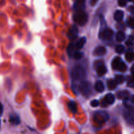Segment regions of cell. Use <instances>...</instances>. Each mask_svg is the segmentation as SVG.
Returning <instances> with one entry per match:
<instances>
[{
	"label": "cell",
	"instance_id": "6da1fadb",
	"mask_svg": "<svg viewBox=\"0 0 134 134\" xmlns=\"http://www.w3.org/2000/svg\"><path fill=\"white\" fill-rule=\"evenodd\" d=\"M88 19V14L82 10H77V13L73 16V20L79 26H84L86 24Z\"/></svg>",
	"mask_w": 134,
	"mask_h": 134
},
{
	"label": "cell",
	"instance_id": "7a4b0ae2",
	"mask_svg": "<svg viewBox=\"0 0 134 134\" xmlns=\"http://www.w3.org/2000/svg\"><path fill=\"white\" fill-rule=\"evenodd\" d=\"M72 78L75 81L83 80L86 77V73L83 68L81 67H75L71 71Z\"/></svg>",
	"mask_w": 134,
	"mask_h": 134
},
{
	"label": "cell",
	"instance_id": "3957f363",
	"mask_svg": "<svg viewBox=\"0 0 134 134\" xmlns=\"http://www.w3.org/2000/svg\"><path fill=\"white\" fill-rule=\"evenodd\" d=\"M80 92L85 96H88L92 92V85L88 81H82L79 86Z\"/></svg>",
	"mask_w": 134,
	"mask_h": 134
},
{
	"label": "cell",
	"instance_id": "277c9868",
	"mask_svg": "<svg viewBox=\"0 0 134 134\" xmlns=\"http://www.w3.org/2000/svg\"><path fill=\"white\" fill-rule=\"evenodd\" d=\"M112 68L113 69L120 71H125L127 69V66L125 63L123 62L121 58L119 57H116L113 60Z\"/></svg>",
	"mask_w": 134,
	"mask_h": 134
},
{
	"label": "cell",
	"instance_id": "5b68a950",
	"mask_svg": "<svg viewBox=\"0 0 134 134\" xmlns=\"http://www.w3.org/2000/svg\"><path fill=\"white\" fill-rule=\"evenodd\" d=\"M124 119L127 123L130 125H134V111L133 109H127L124 111L123 113Z\"/></svg>",
	"mask_w": 134,
	"mask_h": 134
},
{
	"label": "cell",
	"instance_id": "8992f818",
	"mask_svg": "<svg viewBox=\"0 0 134 134\" xmlns=\"http://www.w3.org/2000/svg\"><path fill=\"white\" fill-rule=\"evenodd\" d=\"M113 35V31L111 29H104L99 34V38L102 40L108 41L112 39Z\"/></svg>",
	"mask_w": 134,
	"mask_h": 134
},
{
	"label": "cell",
	"instance_id": "52a82bcc",
	"mask_svg": "<svg viewBox=\"0 0 134 134\" xmlns=\"http://www.w3.org/2000/svg\"><path fill=\"white\" fill-rule=\"evenodd\" d=\"M78 34L79 30L77 27L75 26H73L72 27H70V29L68 31V36L69 39L73 40V39H75L78 37Z\"/></svg>",
	"mask_w": 134,
	"mask_h": 134
},
{
	"label": "cell",
	"instance_id": "ba28073f",
	"mask_svg": "<svg viewBox=\"0 0 134 134\" xmlns=\"http://www.w3.org/2000/svg\"><path fill=\"white\" fill-rule=\"evenodd\" d=\"M115 98L113 94H109L105 97L104 100L103 101V105H102L105 107L107 105H112L113 103L115 102Z\"/></svg>",
	"mask_w": 134,
	"mask_h": 134
},
{
	"label": "cell",
	"instance_id": "9c48e42d",
	"mask_svg": "<svg viewBox=\"0 0 134 134\" xmlns=\"http://www.w3.org/2000/svg\"><path fill=\"white\" fill-rule=\"evenodd\" d=\"M103 113H98L94 116V120H95V121H96L97 122L99 123V124H102L103 122H105L106 120H107V119H108L109 118L108 115H107V114L103 115Z\"/></svg>",
	"mask_w": 134,
	"mask_h": 134
},
{
	"label": "cell",
	"instance_id": "30bf717a",
	"mask_svg": "<svg viewBox=\"0 0 134 134\" xmlns=\"http://www.w3.org/2000/svg\"><path fill=\"white\" fill-rule=\"evenodd\" d=\"M107 52V50L104 47H98L94 50V55L97 56H101L105 55Z\"/></svg>",
	"mask_w": 134,
	"mask_h": 134
},
{
	"label": "cell",
	"instance_id": "8fae6325",
	"mask_svg": "<svg viewBox=\"0 0 134 134\" xmlns=\"http://www.w3.org/2000/svg\"><path fill=\"white\" fill-rule=\"evenodd\" d=\"M124 105L129 109H134V103L132 101V99H130L129 98H127L124 99L123 101Z\"/></svg>",
	"mask_w": 134,
	"mask_h": 134
},
{
	"label": "cell",
	"instance_id": "7c38bea8",
	"mask_svg": "<svg viewBox=\"0 0 134 134\" xmlns=\"http://www.w3.org/2000/svg\"><path fill=\"white\" fill-rule=\"evenodd\" d=\"M9 121L13 125H18L20 123V118L16 115H11L9 117Z\"/></svg>",
	"mask_w": 134,
	"mask_h": 134
},
{
	"label": "cell",
	"instance_id": "4fadbf2b",
	"mask_svg": "<svg viewBox=\"0 0 134 134\" xmlns=\"http://www.w3.org/2000/svg\"><path fill=\"white\" fill-rule=\"evenodd\" d=\"M123 17H124V12L122 10H118L114 14V18L115 20L118 22L121 21L123 19Z\"/></svg>",
	"mask_w": 134,
	"mask_h": 134
},
{
	"label": "cell",
	"instance_id": "5bb4252c",
	"mask_svg": "<svg viewBox=\"0 0 134 134\" xmlns=\"http://www.w3.org/2000/svg\"><path fill=\"white\" fill-rule=\"evenodd\" d=\"M95 89L98 92H103L105 90V86L103 82L100 81H98L95 84Z\"/></svg>",
	"mask_w": 134,
	"mask_h": 134
},
{
	"label": "cell",
	"instance_id": "9a60e30c",
	"mask_svg": "<svg viewBox=\"0 0 134 134\" xmlns=\"http://www.w3.org/2000/svg\"><path fill=\"white\" fill-rule=\"evenodd\" d=\"M86 42V38L85 37H83L81 38L75 44V47L76 48H77V49L79 50L83 48L84 45L85 44Z\"/></svg>",
	"mask_w": 134,
	"mask_h": 134
},
{
	"label": "cell",
	"instance_id": "2e32d148",
	"mask_svg": "<svg viewBox=\"0 0 134 134\" xmlns=\"http://www.w3.org/2000/svg\"><path fill=\"white\" fill-rule=\"evenodd\" d=\"M130 96V92L127 90H123V91H120L117 93V97L119 99H124L126 98H128Z\"/></svg>",
	"mask_w": 134,
	"mask_h": 134
},
{
	"label": "cell",
	"instance_id": "e0dca14e",
	"mask_svg": "<svg viewBox=\"0 0 134 134\" xmlns=\"http://www.w3.org/2000/svg\"><path fill=\"white\" fill-rule=\"evenodd\" d=\"M97 74L99 76H103L107 73V68L105 67L104 65H102L99 67H98L96 69Z\"/></svg>",
	"mask_w": 134,
	"mask_h": 134
},
{
	"label": "cell",
	"instance_id": "ac0fdd59",
	"mask_svg": "<svg viewBox=\"0 0 134 134\" xmlns=\"http://www.w3.org/2000/svg\"><path fill=\"white\" fill-rule=\"evenodd\" d=\"M76 49H77V48H76L75 45L73 43H71V44H69V45L68 46V54H69V56H72L73 55V54L75 52Z\"/></svg>",
	"mask_w": 134,
	"mask_h": 134
},
{
	"label": "cell",
	"instance_id": "d6986e66",
	"mask_svg": "<svg viewBox=\"0 0 134 134\" xmlns=\"http://www.w3.org/2000/svg\"><path fill=\"white\" fill-rule=\"evenodd\" d=\"M68 107H69V109L71 111L72 113H76L77 112V104L75 102L73 101H71L69 102V103H68Z\"/></svg>",
	"mask_w": 134,
	"mask_h": 134
},
{
	"label": "cell",
	"instance_id": "ffe728a7",
	"mask_svg": "<svg viewBox=\"0 0 134 134\" xmlns=\"http://www.w3.org/2000/svg\"><path fill=\"white\" fill-rule=\"evenodd\" d=\"M107 86L108 88L111 90H115L117 86V83L115 81V80L110 79L107 81Z\"/></svg>",
	"mask_w": 134,
	"mask_h": 134
},
{
	"label": "cell",
	"instance_id": "44dd1931",
	"mask_svg": "<svg viewBox=\"0 0 134 134\" xmlns=\"http://www.w3.org/2000/svg\"><path fill=\"white\" fill-rule=\"evenodd\" d=\"M126 36H125V34H124V32L122 31H119V32L116 34V39L117 41L119 42H122L125 39Z\"/></svg>",
	"mask_w": 134,
	"mask_h": 134
},
{
	"label": "cell",
	"instance_id": "7402d4cb",
	"mask_svg": "<svg viewBox=\"0 0 134 134\" xmlns=\"http://www.w3.org/2000/svg\"><path fill=\"white\" fill-rule=\"evenodd\" d=\"M126 59L128 62H132L134 60V52L132 51H128L126 54Z\"/></svg>",
	"mask_w": 134,
	"mask_h": 134
},
{
	"label": "cell",
	"instance_id": "603a6c76",
	"mask_svg": "<svg viewBox=\"0 0 134 134\" xmlns=\"http://www.w3.org/2000/svg\"><path fill=\"white\" fill-rule=\"evenodd\" d=\"M115 81L118 84H122L124 81V77L121 75H117L115 77Z\"/></svg>",
	"mask_w": 134,
	"mask_h": 134
},
{
	"label": "cell",
	"instance_id": "cb8c5ba5",
	"mask_svg": "<svg viewBox=\"0 0 134 134\" xmlns=\"http://www.w3.org/2000/svg\"><path fill=\"white\" fill-rule=\"evenodd\" d=\"M115 50L118 54H122L125 51V47L122 44H118V45H116Z\"/></svg>",
	"mask_w": 134,
	"mask_h": 134
},
{
	"label": "cell",
	"instance_id": "d4e9b609",
	"mask_svg": "<svg viewBox=\"0 0 134 134\" xmlns=\"http://www.w3.org/2000/svg\"><path fill=\"white\" fill-rule=\"evenodd\" d=\"M128 26L131 28H134V16H131L127 21Z\"/></svg>",
	"mask_w": 134,
	"mask_h": 134
},
{
	"label": "cell",
	"instance_id": "484cf974",
	"mask_svg": "<svg viewBox=\"0 0 134 134\" xmlns=\"http://www.w3.org/2000/svg\"><path fill=\"white\" fill-rule=\"evenodd\" d=\"M73 56L75 59H77V60H79V59H81V58L82 57V52H79V51H75V52L74 54H73Z\"/></svg>",
	"mask_w": 134,
	"mask_h": 134
},
{
	"label": "cell",
	"instance_id": "4316f807",
	"mask_svg": "<svg viewBox=\"0 0 134 134\" xmlns=\"http://www.w3.org/2000/svg\"><path fill=\"white\" fill-rule=\"evenodd\" d=\"M126 44L128 46H129V47H131V46L133 45V37L130 36L129 37H128L127 41L126 42Z\"/></svg>",
	"mask_w": 134,
	"mask_h": 134
},
{
	"label": "cell",
	"instance_id": "83f0119b",
	"mask_svg": "<svg viewBox=\"0 0 134 134\" xmlns=\"http://www.w3.org/2000/svg\"><path fill=\"white\" fill-rule=\"evenodd\" d=\"M99 101L96 100V99H94V100H92L91 102H90V105H91L92 107H98V106L99 105Z\"/></svg>",
	"mask_w": 134,
	"mask_h": 134
},
{
	"label": "cell",
	"instance_id": "f1b7e54d",
	"mask_svg": "<svg viewBox=\"0 0 134 134\" xmlns=\"http://www.w3.org/2000/svg\"><path fill=\"white\" fill-rule=\"evenodd\" d=\"M103 65V62L102 60H98V61H96L95 63H94V68L96 69L98 67H99L100 65Z\"/></svg>",
	"mask_w": 134,
	"mask_h": 134
},
{
	"label": "cell",
	"instance_id": "f546056e",
	"mask_svg": "<svg viewBox=\"0 0 134 134\" xmlns=\"http://www.w3.org/2000/svg\"><path fill=\"white\" fill-rule=\"evenodd\" d=\"M118 3L120 7H125L126 5V0H118Z\"/></svg>",
	"mask_w": 134,
	"mask_h": 134
},
{
	"label": "cell",
	"instance_id": "4dcf8cb0",
	"mask_svg": "<svg viewBox=\"0 0 134 134\" xmlns=\"http://www.w3.org/2000/svg\"><path fill=\"white\" fill-rule=\"evenodd\" d=\"M128 86L130 87L134 88V80L133 79H128Z\"/></svg>",
	"mask_w": 134,
	"mask_h": 134
},
{
	"label": "cell",
	"instance_id": "1f68e13d",
	"mask_svg": "<svg viewBox=\"0 0 134 134\" xmlns=\"http://www.w3.org/2000/svg\"><path fill=\"white\" fill-rule=\"evenodd\" d=\"M3 111V106L1 104V103H0V116L2 115Z\"/></svg>",
	"mask_w": 134,
	"mask_h": 134
},
{
	"label": "cell",
	"instance_id": "d6a6232c",
	"mask_svg": "<svg viewBox=\"0 0 134 134\" xmlns=\"http://www.w3.org/2000/svg\"><path fill=\"white\" fill-rule=\"evenodd\" d=\"M129 10L131 13H134V6H130L129 7Z\"/></svg>",
	"mask_w": 134,
	"mask_h": 134
},
{
	"label": "cell",
	"instance_id": "836d02e7",
	"mask_svg": "<svg viewBox=\"0 0 134 134\" xmlns=\"http://www.w3.org/2000/svg\"><path fill=\"white\" fill-rule=\"evenodd\" d=\"M76 1H77V3H84V1H85V0H76Z\"/></svg>",
	"mask_w": 134,
	"mask_h": 134
},
{
	"label": "cell",
	"instance_id": "e575fe53",
	"mask_svg": "<svg viewBox=\"0 0 134 134\" xmlns=\"http://www.w3.org/2000/svg\"><path fill=\"white\" fill-rule=\"evenodd\" d=\"M131 71H132V73H134V64L132 65V68H131Z\"/></svg>",
	"mask_w": 134,
	"mask_h": 134
},
{
	"label": "cell",
	"instance_id": "d590c367",
	"mask_svg": "<svg viewBox=\"0 0 134 134\" xmlns=\"http://www.w3.org/2000/svg\"><path fill=\"white\" fill-rule=\"evenodd\" d=\"M132 99V102H133V103H134V95L132 96V99Z\"/></svg>",
	"mask_w": 134,
	"mask_h": 134
},
{
	"label": "cell",
	"instance_id": "8d00e7d4",
	"mask_svg": "<svg viewBox=\"0 0 134 134\" xmlns=\"http://www.w3.org/2000/svg\"><path fill=\"white\" fill-rule=\"evenodd\" d=\"M0 127H1V121H0Z\"/></svg>",
	"mask_w": 134,
	"mask_h": 134
},
{
	"label": "cell",
	"instance_id": "74e56055",
	"mask_svg": "<svg viewBox=\"0 0 134 134\" xmlns=\"http://www.w3.org/2000/svg\"><path fill=\"white\" fill-rule=\"evenodd\" d=\"M128 1H132V0H128Z\"/></svg>",
	"mask_w": 134,
	"mask_h": 134
},
{
	"label": "cell",
	"instance_id": "f35d334b",
	"mask_svg": "<svg viewBox=\"0 0 134 134\" xmlns=\"http://www.w3.org/2000/svg\"><path fill=\"white\" fill-rule=\"evenodd\" d=\"M132 1H133V2H134V0H132Z\"/></svg>",
	"mask_w": 134,
	"mask_h": 134
}]
</instances>
